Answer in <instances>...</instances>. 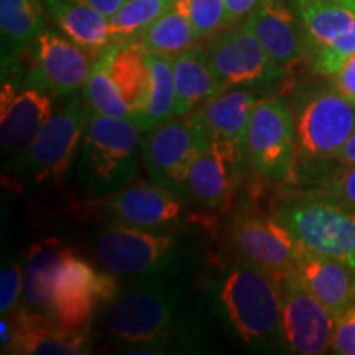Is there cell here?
<instances>
[{
    "label": "cell",
    "mask_w": 355,
    "mask_h": 355,
    "mask_svg": "<svg viewBox=\"0 0 355 355\" xmlns=\"http://www.w3.org/2000/svg\"><path fill=\"white\" fill-rule=\"evenodd\" d=\"M336 87L355 105V53L349 58L347 63L334 78Z\"/></svg>",
    "instance_id": "obj_36"
},
{
    "label": "cell",
    "mask_w": 355,
    "mask_h": 355,
    "mask_svg": "<svg viewBox=\"0 0 355 355\" xmlns=\"http://www.w3.org/2000/svg\"><path fill=\"white\" fill-rule=\"evenodd\" d=\"M196 42L199 38L191 20L188 0H175L137 40L145 51L168 58L181 55Z\"/></svg>",
    "instance_id": "obj_27"
},
{
    "label": "cell",
    "mask_w": 355,
    "mask_h": 355,
    "mask_svg": "<svg viewBox=\"0 0 355 355\" xmlns=\"http://www.w3.org/2000/svg\"><path fill=\"white\" fill-rule=\"evenodd\" d=\"M230 237L243 259L273 275L293 272L304 254L295 235L278 217H237L230 227Z\"/></svg>",
    "instance_id": "obj_15"
},
{
    "label": "cell",
    "mask_w": 355,
    "mask_h": 355,
    "mask_svg": "<svg viewBox=\"0 0 355 355\" xmlns=\"http://www.w3.org/2000/svg\"><path fill=\"white\" fill-rule=\"evenodd\" d=\"M291 273L336 319L355 306V268L352 265L304 252Z\"/></svg>",
    "instance_id": "obj_21"
},
{
    "label": "cell",
    "mask_w": 355,
    "mask_h": 355,
    "mask_svg": "<svg viewBox=\"0 0 355 355\" xmlns=\"http://www.w3.org/2000/svg\"><path fill=\"white\" fill-rule=\"evenodd\" d=\"M334 2H344V3H350V6H355V0H334Z\"/></svg>",
    "instance_id": "obj_41"
},
{
    "label": "cell",
    "mask_w": 355,
    "mask_h": 355,
    "mask_svg": "<svg viewBox=\"0 0 355 355\" xmlns=\"http://www.w3.org/2000/svg\"><path fill=\"white\" fill-rule=\"evenodd\" d=\"M304 252L343 260L355 268V211L324 199H306L278 212Z\"/></svg>",
    "instance_id": "obj_5"
},
{
    "label": "cell",
    "mask_w": 355,
    "mask_h": 355,
    "mask_svg": "<svg viewBox=\"0 0 355 355\" xmlns=\"http://www.w3.org/2000/svg\"><path fill=\"white\" fill-rule=\"evenodd\" d=\"M0 340H2V349L6 352L8 344L12 343V337H13V329H12V324L10 319H6V316H2V321H0Z\"/></svg>",
    "instance_id": "obj_40"
},
{
    "label": "cell",
    "mask_w": 355,
    "mask_h": 355,
    "mask_svg": "<svg viewBox=\"0 0 355 355\" xmlns=\"http://www.w3.org/2000/svg\"><path fill=\"white\" fill-rule=\"evenodd\" d=\"M295 6L311 64L334 79L355 53V6L334 0H296Z\"/></svg>",
    "instance_id": "obj_8"
},
{
    "label": "cell",
    "mask_w": 355,
    "mask_h": 355,
    "mask_svg": "<svg viewBox=\"0 0 355 355\" xmlns=\"http://www.w3.org/2000/svg\"><path fill=\"white\" fill-rule=\"evenodd\" d=\"M13 337L8 354L21 355H79L89 352V336L73 332L58 324L48 313L17 308L7 314Z\"/></svg>",
    "instance_id": "obj_18"
},
{
    "label": "cell",
    "mask_w": 355,
    "mask_h": 355,
    "mask_svg": "<svg viewBox=\"0 0 355 355\" xmlns=\"http://www.w3.org/2000/svg\"><path fill=\"white\" fill-rule=\"evenodd\" d=\"M188 3L199 40L211 37L222 26H227L225 0H188Z\"/></svg>",
    "instance_id": "obj_32"
},
{
    "label": "cell",
    "mask_w": 355,
    "mask_h": 355,
    "mask_svg": "<svg viewBox=\"0 0 355 355\" xmlns=\"http://www.w3.org/2000/svg\"><path fill=\"white\" fill-rule=\"evenodd\" d=\"M209 140V132L194 112L180 115L148 132L144 163L153 183L178 196L188 191L191 170Z\"/></svg>",
    "instance_id": "obj_6"
},
{
    "label": "cell",
    "mask_w": 355,
    "mask_h": 355,
    "mask_svg": "<svg viewBox=\"0 0 355 355\" xmlns=\"http://www.w3.org/2000/svg\"><path fill=\"white\" fill-rule=\"evenodd\" d=\"M44 6L61 33L81 46L92 60L112 44L110 19L96 8L74 0H46Z\"/></svg>",
    "instance_id": "obj_24"
},
{
    "label": "cell",
    "mask_w": 355,
    "mask_h": 355,
    "mask_svg": "<svg viewBox=\"0 0 355 355\" xmlns=\"http://www.w3.org/2000/svg\"><path fill=\"white\" fill-rule=\"evenodd\" d=\"M105 207L115 220L144 229H163L181 219L180 196L157 183L132 181L117 193L105 196Z\"/></svg>",
    "instance_id": "obj_19"
},
{
    "label": "cell",
    "mask_w": 355,
    "mask_h": 355,
    "mask_svg": "<svg viewBox=\"0 0 355 355\" xmlns=\"http://www.w3.org/2000/svg\"><path fill=\"white\" fill-rule=\"evenodd\" d=\"M78 155L83 188L91 196L105 198L135 180L141 158V130L130 119L109 117L89 107Z\"/></svg>",
    "instance_id": "obj_1"
},
{
    "label": "cell",
    "mask_w": 355,
    "mask_h": 355,
    "mask_svg": "<svg viewBox=\"0 0 355 355\" xmlns=\"http://www.w3.org/2000/svg\"><path fill=\"white\" fill-rule=\"evenodd\" d=\"M175 0H125L110 17V35L114 43L137 42L141 33L162 17Z\"/></svg>",
    "instance_id": "obj_31"
},
{
    "label": "cell",
    "mask_w": 355,
    "mask_h": 355,
    "mask_svg": "<svg viewBox=\"0 0 355 355\" xmlns=\"http://www.w3.org/2000/svg\"><path fill=\"white\" fill-rule=\"evenodd\" d=\"M84 101L89 107L102 115L132 121L130 109L122 99L119 87L115 86L114 79L110 76L107 58L104 51L92 63L91 73L84 84Z\"/></svg>",
    "instance_id": "obj_30"
},
{
    "label": "cell",
    "mask_w": 355,
    "mask_h": 355,
    "mask_svg": "<svg viewBox=\"0 0 355 355\" xmlns=\"http://www.w3.org/2000/svg\"><path fill=\"white\" fill-rule=\"evenodd\" d=\"M331 352L339 355H355V306L336 319Z\"/></svg>",
    "instance_id": "obj_35"
},
{
    "label": "cell",
    "mask_w": 355,
    "mask_h": 355,
    "mask_svg": "<svg viewBox=\"0 0 355 355\" xmlns=\"http://www.w3.org/2000/svg\"><path fill=\"white\" fill-rule=\"evenodd\" d=\"M87 109L86 102L83 104L76 94L71 96L38 133L24 158V165L35 183L60 180L69 170L81 145Z\"/></svg>",
    "instance_id": "obj_12"
},
{
    "label": "cell",
    "mask_w": 355,
    "mask_h": 355,
    "mask_svg": "<svg viewBox=\"0 0 355 355\" xmlns=\"http://www.w3.org/2000/svg\"><path fill=\"white\" fill-rule=\"evenodd\" d=\"M32 46L26 86L42 89L53 97L74 96L84 87L94 60L81 46L51 28H44Z\"/></svg>",
    "instance_id": "obj_14"
},
{
    "label": "cell",
    "mask_w": 355,
    "mask_h": 355,
    "mask_svg": "<svg viewBox=\"0 0 355 355\" xmlns=\"http://www.w3.org/2000/svg\"><path fill=\"white\" fill-rule=\"evenodd\" d=\"M336 159L337 162L344 163V165H354L355 163V130L352 132V135L349 137V140L345 141L343 150H340Z\"/></svg>",
    "instance_id": "obj_39"
},
{
    "label": "cell",
    "mask_w": 355,
    "mask_h": 355,
    "mask_svg": "<svg viewBox=\"0 0 355 355\" xmlns=\"http://www.w3.org/2000/svg\"><path fill=\"white\" fill-rule=\"evenodd\" d=\"M176 86V117L194 112L206 101L224 92V84L216 76L204 50L189 48L173 58Z\"/></svg>",
    "instance_id": "obj_25"
},
{
    "label": "cell",
    "mask_w": 355,
    "mask_h": 355,
    "mask_svg": "<svg viewBox=\"0 0 355 355\" xmlns=\"http://www.w3.org/2000/svg\"><path fill=\"white\" fill-rule=\"evenodd\" d=\"M296 152V121L291 109L279 99L260 101L248 123V165L265 180L283 183L293 175Z\"/></svg>",
    "instance_id": "obj_9"
},
{
    "label": "cell",
    "mask_w": 355,
    "mask_h": 355,
    "mask_svg": "<svg viewBox=\"0 0 355 355\" xmlns=\"http://www.w3.org/2000/svg\"><path fill=\"white\" fill-rule=\"evenodd\" d=\"M282 296V343L291 352L318 355L331 349L336 318L286 273L279 277Z\"/></svg>",
    "instance_id": "obj_13"
},
{
    "label": "cell",
    "mask_w": 355,
    "mask_h": 355,
    "mask_svg": "<svg viewBox=\"0 0 355 355\" xmlns=\"http://www.w3.org/2000/svg\"><path fill=\"white\" fill-rule=\"evenodd\" d=\"M259 3L260 0H225L227 25L239 24V21L247 20Z\"/></svg>",
    "instance_id": "obj_37"
},
{
    "label": "cell",
    "mask_w": 355,
    "mask_h": 355,
    "mask_svg": "<svg viewBox=\"0 0 355 355\" xmlns=\"http://www.w3.org/2000/svg\"><path fill=\"white\" fill-rule=\"evenodd\" d=\"M117 296V283L110 272H99L74 254L58 279L50 316L63 329L84 332L102 304Z\"/></svg>",
    "instance_id": "obj_11"
},
{
    "label": "cell",
    "mask_w": 355,
    "mask_h": 355,
    "mask_svg": "<svg viewBox=\"0 0 355 355\" xmlns=\"http://www.w3.org/2000/svg\"><path fill=\"white\" fill-rule=\"evenodd\" d=\"M259 99L254 92L243 87H232L230 91L211 97L201 107L194 110L209 135L229 140L239 148L245 150L248 123Z\"/></svg>",
    "instance_id": "obj_23"
},
{
    "label": "cell",
    "mask_w": 355,
    "mask_h": 355,
    "mask_svg": "<svg viewBox=\"0 0 355 355\" xmlns=\"http://www.w3.org/2000/svg\"><path fill=\"white\" fill-rule=\"evenodd\" d=\"M326 198L355 211V163L345 165L327 184Z\"/></svg>",
    "instance_id": "obj_34"
},
{
    "label": "cell",
    "mask_w": 355,
    "mask_h": 355,
    "mask_svg": "<svg viewBox=\"0 0 355 355\" xmlns=\"http://www.w3.org/2000/svg\"><path fill=\"white\" fill-rule=\"evenodd\" d=\"M97 259L117 277H152L171 263L178 239L163 229H144L115 220L92 239Z\"/></svg>",
    "instance_id": "obj_4"
},
{
    "label": "cell",
    "mask_w": 355,
    "mask_h": 355,
    "mask_svg": "<svg viewBox=\"0 0 355 355\" xmlns=\"http://www.w3.org/2000/svg\"><path fill=\"white\" fill-rule=\"evenodd\" d=\"M25 265L21 261H13L0 272V313L2 316L15 309L17 301L24 295Z\"/></svg>",
    "instance_id": "obj_33"
},
{
    "label": "cell",
    "mask_w": 355,
    "mask_h": 355,
    "mask_svg": "<svg viewBox=\"0 0 355 355\" xmlns=\"http://www.w3.org/2000/svg\"><path fill=\"white\" fill-rule=\"evenodd\" d=\"M104 326L115 343L132 354L163 352L186 337L178 295L159 286L115 296L105 304Z\"/></svg>",
    "instance_id": "obj_2"
},
{
    "label": "cell",
    "mask_w": 355,
    "mask_h": 355,
    "mask_svg": "<svg viewBox=\"0 0 355 355\" xmlns=\"http://www.w3.org/2000/svg\"><path fill=\"white\" fill-rule=\"evenodd\" d=\"M150 68V89L144 114L135 125L141 132H150L176 115V86L173 58L146 51Z\"/></svg>",
    "instance_id": "obj_28"
},
{
    "label": "cell",
    "mask_w": 355,
    "mask_h": 355,
    "mask_svg": "<svg viewBox=\"0 0 355 355\" xmlns=\"http://www.w3.org/2000/svg\"><path fill=\"white\" fill-rule=\"evenodd\" d=\"M295 121L304 158H337L355 130V105L336 86L314 89L300 99Z\"/></svg>",
    "instance_id": "obj_7"
},
{
    "label": "cell",
    "mask_w": 355,
    "mask_h": 355,
    "mask_svg": "<svg viewBox=\"0 0 355 355\" xmlns=\"http://www.w3.org/2000/svg\"><path fill=\"white\" fill-rule=\"evenodd\" d=\"M73 255V248L60 239H46L30 248L24 283V298L28 308L50 314L61 270Z\"/></svg>",
    "instance_id": "obj_22"
},
{
    "label": "cell",
    "mask_w": 355,
    "mask_h": 355,
    "mask_svg": "<svg viewBox=\"0 0 355 355\" xmlns=\"http://www.w3.org/2000/svg\"><path fill=\"white\" fill-rule=\"evenodd\" d=\"M279 277L245 260L222 278L219 303L243 343L263 345L282 340Z\"/></svg>",
    "instance_id": "obj_3"
},
{
    "label": "cell",
    "mask_w": 355,
    "mask_h": 355,
    "mask_svg": "<svg viewBox=\"0 0 355 355\" xmlns=\"http://www.w3.org/2000/svg\"><path fill=\"white\" fill-rule=\"evenodd\" d=\"M206 53L216 76L225 87L266 86L286 73L265 50L248 19L217 35Z\"/></svg>",
    "instance_id": "obj_10"
},
{
    "label": "cell",
    "mask_w": 355,
    "mask_h": 355,
    "mask_svg": "<svg viewBox=\"0 0 355 355\" xmlns=\"http://www.w3.org/2000/svg\"><path fill=\"white\" fill-rule=\"evenodd\" d=\"M74 2L84 3V6H89L92 8H96L97 12L104 13L105 17H114L115 13L119 12V8L123 6L125 0H74Z\"/></svg>",
    "instance_id": "obj_38"
},
{
    "label": "cell",
    "mask_w": 355,
    "mask_h": 355,
    "mask_svg": "<svg viewBox=\"0 0 355 355\" xmlns=\"http://www.w3.org/2000/svg\"><path fill=\"white\" fill-rule=\"evenodd\" d=\"M296 12L286 0H260L248 17L265 50L286 71L298 64L306 55L303 24Z\"/></svg>",
    "instance_id": "obj_20"
},
{
    "label": "cell",
    "mask_w": 355,
    "mask_h": 355,
    "mask_svg": "<svg viewBox=\"0 0 355 355\" xmlns=\"http://www.w3.org/2000/svg\"><path fill=\"white\" fill-rule=\"evenodd\" d=\"M3 53L13 55L33 44L44 30L42 0H0Z\"/></svg>",
    "instance_id": "obj_29"
},
{
    "label": "cell",
    "mask_w": 355,
    "mask_h": 355,
    "mask_svg": "<svg viewBox=\"0 0 355 355\" xmlns=\"http://www.w3.org/2000/svg\"><path fill=\"white\" fill-rule=\"evenodd\" d=\"M0 105V141L3 153L13 159H24L38 133L55 114L53 96L32 86L17 92L12 83H3Z\"/></svg>",
    "instance_id": "obj_16"
},
{
    "label": "cell",
    "mask_w": 355,
    "mask_h": 355,
    "mask_svg": "<svg viewBox=\"0 0 355 355\" xmlns=\"http://www.w3.org/2000/svg\"><path fill=\"white\" fill-rule=\"evenodd\" d=\"M245 150L229 140L209 135L193 170L188 188L194 199L207 209H220L225 206L241 181Z\"/></svg>",
    "instance_id": "obj_17"
},
{
    "label": "cell",
    "mask_w": 355,
    "mask_h": 355,
    "mask_svg": "<svg viewBox=\"0 0 355 355\" xmlns=\"http://www.w3.org/2000/svg\"><path fill=\"white\" fill-rule=\"evenodd\" d=\"M110 76L119 87L122 99L125 101L137 122L144 114L150 89V68L146 51L137 42L114 43L104 50Z\"/></svg>",
    "instance_id": "obj_26"
}]
</instances>
